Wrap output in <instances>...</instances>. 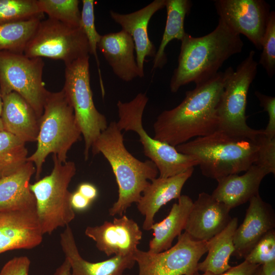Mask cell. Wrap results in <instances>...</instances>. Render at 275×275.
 Listing matches in <instances>:
<instances>
[{"mask_svg":"<svg viewBox=\"0 0 275 275\" xmlns=\"http://www.w3.org/2000/svg\"><path fill=\"white\" fill-rule=\"evenodd\" d=\"M224 72L196 85L175 107L161 112L153 124V138L176 147L194 137L218 130L217 109L224 88Z\"/></svg>","mask_w":275,"mask_h":275,"instance_id":"1","label":"cell"},{"mask_svg":"<svg viewBox=\"0 0 275 275\" xmlns=\"http://www.w3.org/2000/svg\"><path fill=\"white\" fill-rule=\"evenodd\" d=\"M243 45L240 35L220 18L215 29L204 36L186 33L181 41L178 66L171 78V92L176 93L191 82L197 85L212 78L226 61L241 52Z\"/></svg>","mask_w":275,"mask_h":275,"instance_id":"2","label":"cell"},{"mask_svg":"<svg viewBox=\"0 0 275 275\" xmlns=\"http://www.w3.org/2000/svg\"><path fill=\"white\" fill-rule=\"evenodd\" d=\"M91 149L93 155L101 153L112 169L118 184V198L108 212L111 216H121L132 203L139 202L145 188L157 178L158 169L151 160L141 161L128 152L115 121L108 124Z\"/></svg>","mask_w":275,"mask_h":275,"instance_id":"3","label":"cell"},{"mask_svg":"<svg viewBox=\"0 0 275 275\" xmlns=\"http://www.w3.org/2000/svg\"><path fill=\"white\" fill-rule=\"evenodd\" d=\"M175 148L179 152L193 156L204 176L215 180L245 172L257 158L254 141L231 136L218 130Z\"/></svg>","mask_w":275,"mask_h":275,"instance_id":"4","label":"cell"},{"mask_svg":"<svg viewBox=\"0 0 275 275\" xmlns=\"http://www.w3.org/2000/svg\"><path fill=\"white\" fill-rule=\"evenodd\" d=\"M39 121L37 149L26 160L35 165L37 180L47 157L52 153L61 162H66L69 150L81 135L73 109L63 90L49 92Z\"/></svg>","mask_w":275,"mask_h":275,"instance_id":"5","label":"cell"},{"mask_svg":"<svg viewBox=\"0 0 275 275\" xmlns=\"http://www.w3.org/2000/svg\"><path fill=\"white\" fill-rule=\"evenodd\" d=\"M255 52L251 50L237 67L224 72V88L217 109L218 131L228 135L255 141L260 129L251 128L246 123L245 110L250 85L257 73Z\"/></svg>","mask_w":275,"mask_h":275,"instance_id":"6","label":"cell"},{"mask_svg":"<svg viewBox=\"0 0 275 275\" xmlns=\"http://www.w3.org/2000/svg\"><path fill=\"white\" fill-rule=\"evenodd\" d=\"M53 168L48 175L30 184L36 200V213L43 234H51L64 227L74 218L70 202L72 193L69 185L76 168L71 161L62 163L53 155Z\"/></svg>","mask_w":275,"mask_h":275,"instance_id":"7","label":"cell"},{"mask_svg":"<svg viewBox=\"0 0 275 275\" xmlns=\"http://www.w3.org/2000/svg\"><path fill=\"white\" fill-rule=\"evenodd\" d=\"M148 98L146 93H140L129 102L119 100L117 104L119 128L132 131L139 136L145 156L156 166L159 177L167 178L186 171L198 166L191 156L179 152L175 147L150 136L144 128L143 116Z\"/></svg>","mask_w":275,"mask_h":275,"instance_id":"8","label":"cell"},{"mask_svg":"<svg viewBox=\"0 0 275 275\" xmlns=\"http://www.w3.org/2000/svg\"><path fill=\"white\" fill-rule=\"evenodd\" d=\"M89 56L66 66L62 90L72 107L85 141L84 156L89 158L92 145L108 124L105 116L95 106L90 85Z\"/></svg>","mask_w":275,"mask_h":275,"instance_id":"9","label":"cell"},{"mask_svg":"<svg viewBox=\"0 0 275 275\" xmlns=\"http://www.w3.org/2000/svg\"><path fill=\"white\" fill-rule=\"evenodd\" d=\"M42 58L0 51V91L2 97L15 92L32 107L39 119L49 91L42 80Z\"/></svg>","mask_w":275,"mask_h":275,"instance_id":"10","label":"cell"},{"mask_svg":"<svg viewBox=\"0 0 275 275\" xmlns=\"http://www.w3.org/2000/svg\"><path fill=\"white\" fill-rule=\"evenodd\" d=\"M23 54L31 58L61 60L65 66L89 56L90 49L81 27L48 18L41 20Z\"/></svg>","mask_w":275,"mask_h":275,"instance_id":"11","label":"cell"},{"mask_svg":"<svg viewBox=\"0 0 275 275\" xmlns=\"http://www.w3.org/2000/svg\"><path fill=\"white\" fill-rule=\"evenodd\" d=\"M207 241H195L184 232L175 245L163 252L153 254L138 249L133 256L139 275H194L207 252Z\"/></svg>","mask_w":275,"mask_h":275,"instance_id":"12","label":"cell"},{"mask_svg":"<svg viewBox=\"0 0 275 275\" xmlns=\"http://www.w3.org/2000/svg\"><path fill=\"white\" fill-rule=\"evenodd\" d=\"M219 18L235 33L245 36L255 47L261 42L270 14V6L263 0H216Z\"/></svg>","mask_w":275,"mask_h":275,"instance_id":"13","label":"cell"},{"mask_svg":"<svg viewBox=\"0 0 275 275\" xmlns=\"http://www.w3.org/2000/svg\"><path fill=\"white\" fill-rule=\"evenodd\" d=\"M85 233L107 256L134 255L142 238L138 224L126 215L115 217L112 222L105 221L100 226H88Z\"/></svg>","mask_w":275,"mask_h":275,"instance_id":"14","label":"cell"},{"mask_svg":"<svg viewBox=\"0 0 275 275\" xmlns=\"http://www.w3.org/2000/svg\"><path fill=\"white\" fill-rule=\"evenodd\" d=\"M36 209L0 211V254L18 249H32L42 241Z\"/></svg>","mask_w":275,"mask_h":275,"instance_id":"15","label":"cell"},{"mask_svg":"<svg viewBox=\"0 0 275 275\" xmlns=\"http://www.w3.org/2000/svg\"><path fill=\"white\" fill-rule=\"evenodd\" d=\"M230 210L211 195L202 192L193 202L184 232L195 241H208L228 225L232 219Z\"/></svg>","mask_w":275,"mask_h":275,"instance_id":"16","label":"cell"},{"mask_svg":"<svg viewBox=\"0 0 275 275\" xmlns=\"http://www.w3.org/2000/svg\"><path fill=\"white\" fill-rule=\"evenodd\" d=\"M249 202L244 220L234 235L232 255L238 259L244 258L258 241L275 227L274 210L259 194L251 198Z\"/></svg>","mask_w":275,"mask_h":275,"instance_id":"17","label":"cell"},{"mask_svg":"<svg viewBox=\"0 0 275 275\" xmlns=\"http://www.w3.org/2000/svg\"><path fill=\"white\" fill-rule=\"evenodd\" d=\"M166 0H155L144 8L128 14L110 11L112 19L122 30L131 37L135 46L136 62L140 77L144 76V63L147 57H154L156 50L148 36V26L151 18L158 11L165 7Z\"/></svg>","mask_w":275,"mask_h":275,"instance_id":"18","label":"cell"},{"mask_svg":"<svg viewBox=\"0 0 275 275\" xmlns=\"http://www.w3.org/2000/svg\"><path fill=\"white\" fill-rule=\"evenodd\" d=\"M62 251L71 267L72 275H129L126 269H131L136 263L133 255H114L98 262H89L80 256L72 230L68 225L60 235Z\"/></svg>","mask_w":275,"mask_h":275,"instance_id":"19","label":"cell"},{"mask_svg":"<svg viewBox=\"0 0 275 275\" xmlns=\"http://www.w3.org/2000/svg\"><path fill=\"white\" fill-rule=\"evenodd\" d=\"M193 171L194 168L171 177H159L150 182L136 203L138 210L145 216L144 230L151 229L155 215L162 206L181 196L182 189Z\"/></svg>","mask_w":275,"mask_h":275,"instance_id":"20","label":"cell"},{"mask_svg":"<svg viewBox=\"0 0 275 275\" xmlns=\"http://www.w3.org/2000/svg\"><path fill=\"white\" fill-rule=\"evenodd\" d=\"M97 48L120 79L129 82L140 77L134 55V43L127 33L121 30L101 35Z\"/></svg>","mask_w":275,"mask_h":275,"instance_id":"21","label":"cell"},{"mask_svg":"<svg viewBox=\"0 0 275 275\" xmlns=\"http://www.w3.org/2000/svg\"><path fill=\"white\" fill-rule=\"evenodd\" d=\"M268 174L264 169L253 164L243 175L232 174L216 180L218 184L211 196L232 209L259 195L261 182Z\"/></svg>","mask_w":275,"mask_h":275,"instance_id":"22","label":"cell"},{"mask_svg":"<svg viewBox=\"0 0 275 275\" xmlns=\"http://www.w3.org/2000/svg\"><path fill=\"white\" fill-rule=\"evenodd\" d=\"M1 118L5 130L25 143L37 141L39 121L35 112L19 94L11 92L3 97Z\"/></svg>","mask_w":275,"mask_h":275,"instance_id":"23","label":"cell"},{"mask_svg":"<svg viewBox=\"0 0 275 275\" xmlns=\"http://www.w3.org/2000/svg\"><path fill=\"white\" fill-rule=\"evenodd\" d=\"M35 172L34 163L26 161L14 173L0 178V211L36 209V200L30 187Z\"/></svg>","mask_w":275,"mask_h":275,"instance_id":"24","label":"cell"},{"mask_svg":"<svg viewBox=\"0 0 275 275\" xmlns=\"http://www.w3.org/2000/svg\"><path fill=\"white\" fill-rule=\"evenodd\" d=\"M178 199L167 217L152 225L153 237L149 241V253H158L170 249L174 238L184 229L193 201L186 195H181Z\"/></svg>","mask_w":275,"mask_h":275,"instance_id":"25","label":"cell"},{"mask_svg":"<svg viewBox=\"0 0 275 275\" xmlns=\"http://www.w3.org/2000/svg\"><path fill=\"white\" fill-rule=\"evenodd\" d=\"M237 226V218H232L222 231L207 241L208 254L203 261L198 263L197 266L198 271H208L218 274L231 267L229 261L234 251L233 239Z\"/></svg>","mask_w":275,"mask_h":275,"instance_id":"26","label":"cell"},{"mask_svg":"<svg viewBox=\"0 0 275 275\" xmlns=\"http://www.w3.org/2000/svg\"><path fill=\"white\" fill-rule=\"evenodd\" d=\"M191 6L189 0H166V23L160 44L154 57L152 70L161 69L167 63L165 49L169 43L174 39L181 41L186 35L184 20Z\"/></svg>","mask_w":275,"mask_h":275,"instance_id":"27","label":"cell"},{"mask_svg":"<svg viewBox=\"0 0 275 275\" xmlns=\"http://www.w3.org/2000/svg\"><path fill=\"white\" fill-rule=\"evenodd\" d=\"M41 20L36 18L0 25V51L23 53Z\"/></svg>","mask_w":275,"mask_h":275,"instance_id":"28","label":"cell"},{"mask_svg":"<svg viewBox=\"0 0 275 275\" xmlns=\"http://www.w3.org/2000/svg\"><path fill=\"white\" fill-rule=\"evenodd\" d=\"M25 143L5 130L0 131V178L11 175L26 162Z\"/></svg>","mask_w":275,"mask_h":275,"instance_id":"29","label":"cell"},{"mask_svg":"<svg viewBox=\"0 0 275 275\" xmlns=\"http://www.w3.org/2000/svg\"><path fill=\"white\" fill-rule=\"evenodd\" d=\"M42 13L48 18L59 21L73 26H80L81 12L78 0H37Z\"/></svg>","mask_w":275,"mask_h":275,"instance_id":"30","label":"cell"},{"mask_svg":"<svg viewBox=\"0 0 275 275\" xmlns=\"http://www.w3.org/2000/svg\"><path fill=\"white\" fill-rule=\"evenodd\" d=\"M43 15L37 0H0V25L42 18Z\"/></svg>","mask_w":275,"mask_h":275,"instance_id":"31","label":"cell"},{"mask_svg":"<svg viewBox=\"0 0 275 275\" xmlns=\"http://www.w3.org/2000/svg\"><path fill=\"white\" fill-rule=\"evenodd\" d=\"M82 7L81 11L80 26L82 29L87 37L90 53L92 54L96 60L99 81L102 90L104 95V89L101 76L100 64L97 53V45L100 40L101 35L97 31L95 25V17L93 0H82Z\"/></svg>","mask_w":275,"mask_h":275,"instance_id":"32","label":"cell"},{"mask_svg":"<svg viewBox=\"0 0 275 275\" xmlns=\"http://www.w3.org/2000/svg\"><path fill=\"white\" fill-rule=\"evenodd\" d=\"M262 53L259 61L268 77L275 73V12H270L269 18L261 42Z\"/></svg>","mask_w":275,"mask_h":275,"instance_id":"33","label":"cell"},{"mask_svg":"<svg viewBox=\"0 0 275 275\" xmlns=\"http://www.w3.org/2000/svg\"><path fill=\"white\" fill-rule=\"evenodd\" d=\"M255 142L257 146V158L254 164L266 170L269 174H275V138H271L260 129Z\"/></svg>","mask_w":275,"mask_h":275,"instance_id":"34","label":"cell"},{"mask_svg":"<svg viewBox=\"0 0 275 275\" xmlns=\"http://www.w3.org/2000/svg\"><path fill=\"white\" fill-rule=\"evenodd\" d=\"M251 263L262 265L275 261V230L266 233L244 258Z\"/></svg>","mask_w":275,"mask_h":275,"instance_id":"35","label":"cell"},{"mask_svg":"<svg viewBox=\"0 0 275 275\" xmlns=\"http://www.w3.org/2000/svg\"><path fill=\"white\" fill-rule=\"evenodd\" d=\"M255 94L260 105L268 116V122L266 127L263 129L264 133L269 138H275V97L263 94L257 91H255Z\"/></svg>","mask_w":275,"mask_h":275,"instance_id":"36","label":"cell"},{"mask_svg":"<svg viewBox=\"0 0 275 275\" xmlns=\"http://www.w3.org/2000/svg\"><path fill=\"white\" fill-rule=\"evenodd\" d=\"M31 261L26 256L16 257L2 267L0 275H28Z\"/></svg>","mask_w":275,"mask_h":275,"instance_id":"37","label":"cell"},{"mask_svg":"<svg viewBox=\"0 0 275 275\" xmlns=\"http://www.w3.org/2000/svg\"><path fill=\"white\" fill-rule=\"evenodd\" d=\"M260 265L251 263L244 260L240 264L235 266H231L227 271L221 274H215L208 271L204 272L203 273L201 274L197 271L194 275H254Z\"/></svg>","mask_w":275,"mask_h":275,"instance_id":"38","label":"cell"},{"mask_svg":"<svg viewBox=\"0 0 275 275\" xmlns=\"http://www.w3.org/2000/svg\"><path fill=\"white\" fill-rule=\"evenodd\" d=\"M70 202L74 210L83 211L89 207L92 202L86 198L76 190L72 193Z\"/></svg>","mask_w":275,"mask_h":275,"instance_id":"39","label":"cell"},{"mask_svg":"<svg viewBox=\"0 0 275 275\" xmlns=\"http://www.w3.org/2000/svg\"><path fill=\"white\" fill-rule=\"evenodd\" d=\"M77 191L91 202L95 200L98 196L97 188L93 184L88 182L80 184Z\"/></svg>","mask_w":275,"mask_h":275,"instance_id":"40","label":"cell"},{"mask_svg":"<svg viewBox=\"0 0 275 275\" xmlns=\"http://www.w3.org/2000/svg\"><path fill=\"white\" fill-rule=\"evenodd\" d=\"M54 275H72L70 265L67 259H65L62 264L58 267Z\"/></svg>","mask_w":275,"mask_h":275,"instance_id":"41","label":"cell"},{"mask_svg":"<svg viewBox=\"0 0 275 275\" xmlns=\"http://www.w3.org/2000/svg\"><path fill=\"white\" fill-rule=\"evenodd\" d=\"M263 275H275V261L261 265Z\"/></svg>","mask_w":275,"mask_h":275,"instance_id":"42","label":"cell"},{"mask_svg":"<svg viewBox=\"0 0 275 275\" xmlns=\"http://www.w3.org/2000/svg\"><path fill=\"white\" fill-rule=\"evenodd\" d=\"M254 275H263L261 270V265L258 267Z\"/></svg>","mask_w":275,"mask_h":275,"instance_id":"43","label":"cell"},{"mask_svg":"<svg viewBox=\"0 0 275 275\" xmlns=\"http://www.w3.org/2000/svg\"><path fill=\"white\" fill-rule=\"evenodd\" d=\"M2 105H3V98H2V96L1 91H0V117L2 113Z\"/></svg>","mask_w":275,"mask_h":275,"instance_id":"44","label":"cell"},{"mask_svg":"<svg viewBox=\"0 0 275 275\" xmlns=\"http://www.w3.org/2000/svg\"><path fill=\"white\" fill-rule=\"evenodd\" d=\"M4 130L2 120L0 117V131Z\"/></svg>","mask_w":275,"mask_h":275,"instance_id":"45","label":"cell"}]
</instances>
